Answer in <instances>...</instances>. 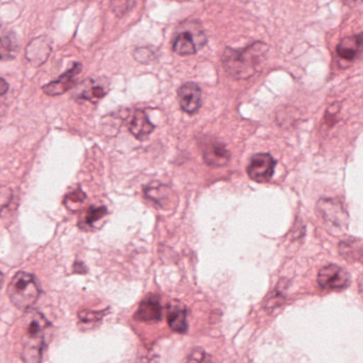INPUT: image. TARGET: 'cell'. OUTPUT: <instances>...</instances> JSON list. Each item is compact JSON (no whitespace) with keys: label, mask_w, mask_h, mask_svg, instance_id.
Returning <instances> with one entry per match:
<instances>
[{"label":"cell","mask_w":363,"mask_h":363,"mask_svg":"<svg viewBox=\"0 0 363 363\" xmlns=\"http://www.w3.org/2000/svg\"><path fill=\"white\" fill-rule=\"evenodd\" d=\"M187 363H211L208 355L202 350H195L188 358Z\"/></svg>","instance_id":"21"},{"label":"cell","mask_w":363,"mask_h":363,"mask_svg":"<svg viewBox=\"0 0 363 363\" xmlns=\"http://www.w3.org/2000/svg\"><path fill=\"white\" fill-rule=\"evenodd\" d=\"M145 196L153 201L161 208L168 209L174 207L177 203V196L172 189L162 184L153 183L145 188Z\"/></svg>","instance_id":"10"},{"label":"cell","mask_w":363,"mask_h":363,"mask_svg":"<svg viewBox=\"0 0 363 363\" xmlns=\"http://www.w3.org/2000/svg\"><path fill=\"white\" fill-rule=\"evenodd\" d=\"M318 213L330 230L343 232L349 224V215L340 201L322 199L317 205Z\"/></svg>","instance_id":"4"},{"label":"cell","mask_w":363,"mask_h":363,"mask_svg":"<svg viewBox=\"0 0 363 363\" xmlns=\"http://www.w3.org/2000/svg\"><path fill=\"white\" fill-rule=\"evenodd\" d=\"M340 253L345 259L360 260L362 255L360 239L349 238L340 243Z\"/></svg>","instance_id":"20"},{"label":"cell","mask_w":363,"mask_h":363,"mask_svg":"<svg viewBox=\"0 0 363 363\" xmlns=\"http://www.w3.org/2000/svg\"><path fill=\"white\" fill-rule=\"evenodd\" d=\"M108 93V89L104 83L95 80H90L85 82L81 87L79 93L75 96L77 100H87L90 102H97L104 98Z\"/></svg>","instance_id":"16"},{"label":"cell","mask_w":363,"mask_h":363,"mask_svg":"<svg viewBox=\"0 0 363 363\" xmlns=\"http://www.w3.org/2000/svg\"><path fill=\"white\" fill-rule=\"evenodd\" d=\"M188 311L185 305L172 302L168 306V323L174 332L185 334L188 330Z\"/></svg>","instance_id":"13"},{"label":"cell","mask_w":363,"mask_h":363,"mask_svg":"<svg viewBox=\"0 0 363 363\" xmlns=\"http://www.w3.org/2000/svg\"><path fill=\"white\" fill-rule=\"evenodd\" d=\"M178 100L185 113L195 114L202 106V89L196 83H185L179 89Z\"/></svg>","instance_id":"9"},{"label":"cell","mask_w":363,"mask_h":363,"mask_svg":"<svg viewBox=\"0 0 363 363\" xmlns=\"http://www.w3.org/2000/svg\"><path fill=\"white\" fill-rule=\"evenodd\" d=\"M97 317L99 318V313H90V311H85V313H79V318L81 321L83 322H92L96 321Z\"/></svg>","instance_id":"23"},{"label":"cell","mask_w":363,"mask_h":363,"mask_svg":"<svg viewBox=\"0 0 363 363\" xmlns=\"http://www.w3.org/2000/svg\"><path fill=\"white\" fill-rule=\"evenodd\" d=\"M276 161L269 153L254 155L247 166V174L251 180L257 183H266L274 176Z\"/></svg>","instance_id":"7"},{"label":"cell","mask_w":363,"mask_h":363,"mask_svg":"<svg viewBox=\"0 0 363 363\" xmlns=\"http://www.w3.org/2000/svg\"><path fill=\"white\" fill-rule=\"evenodd\" d=\"M51 52L50 40H47L46 38H38L36 40H32L31 44L28 46L26 50V57L36 65H40L46 61L48 57L49 53Z\"/></svg>","instance_id":"15"},{"label":"cell","mask_w":363,"mask_h":363,"mask_svg":"<svg viewBox=\"0 0 363 363\" xmlns=\"http://www.w3.org/2000/svg\"><path fill=\"white\" fill-rule=\"evenodd\" d=\"M11 302L21 311H27L33 307L40 296V286L33 275L28 272H17L8 287Z\"/></svg>","instance_id":"3"},{"label":"cell","mask_w":363,"mask_h":363,"mask_svg":"<svg viewBox=\"0 0 363 363\" xmlns=\"http://www.w3.org/2000/svg\"><path fill=\"white\" fill-rule=\"evenodd\" d=\"M362 42V34L345 38L337 46V53L342 59L347 60V61H353L359 55Z\"/></svg>","instance_id":"17"},{"label":"cell","mask_w":363,"mask_h":363,"mask_svg":"<svg viewBox=\"0 0 363 363\" xmlns=\"http://www.w3.org/2000/svg\"><path fill=\"white\" fill-rule=\"evenodd\" d=\"M9 84L4 79L0 78V96H4L8 93Z\"/></svg>","instance_id":"24"},{"label":"cell","mask_w":363,"mask_h":363,"mask_svg":"<svg viewBox=\"0 0 363 363\" xmlns=\"http://www.w3.org/2000/svg\"><path fill=\"white\" fill-rule=\"evenodd\" d=\"M4 277L2 274L1 271H0V288H1L2 284H4Z\"/></svg>","instance_id":"25"},{"label":"cell","mask_w":363,"mask_h":363,"mask_svg":"<svg viewBox=\"0 0 363 363\" xmlns=\"http://www.w3.org/2000/svg\"><path fill=\"white\" fill-rule=\"evenodd\" d=\"M107 213H108V209L106 206H90L81 216L78 223L79 228L85 230H94L96 223L107 216Z\"/></svg>","instance_id":"18"},{"label":"cell","mask_w":363,"mask_h":363,"mask_svg":"<svg viewBox=\"0 0 363 363\" xmlns=\"http://www.w3.org/2000/svg\"><path fill=\"white\" fill-rule=\"evenodd\" d=\"M50 326L42 313H33L30 315L27 328L23 338L21 358L25 363L42 362L45 345V333Z\"/></svg>","instance_id":"2"},{"label":"cell","mask_w":363,"mask_h":363,"mask_svg":"<svg viewBox=\"0 0 363 363\" xmlns=\"http://www.w3.org/2000/svg\"><path fill=\"white\" fill-rule=\"evenodd\" d=\"M18 52V45L14 34L9 32L0 38V61H9L15 59Z\"/></svg>","instance_id":"19"},{"label":"cell","mask_w":363,"mask_h":363,"mask_svg":"<svg viewBox=\"0 0 363 363\" xmlns=\"http://www.w3.org/2000/svg\"><path fill=\"white\" fill-rule=\"evenodd\" d=\"M81 70H82V65L80 63L72 64V67L66 70L59 78L43 86V91L48 96L63 95L76 85V78Z\"/></svg>","instance_id":"8"},{"label":"cell","mask_w":363,"mask_h":363,"mask_svg":"<svg viewBox=\"0 0 363 363\" xmlns=\"http://www.w3.org/2000/svg\"><path fill=\"white\" fill-rule=\"evenodd\" d=\"M134 318L139 321L147 322V323L159 322L162 318V307L160 298L157 296H153V294L146 296L139 306Z\"/></svg>","instance_id":"11"},{"label":"cell","mask_w":363,"mask_h":363,"mask_svg":"<svg viewBox=\"0 0 363 363\" xmlns=\"http://www.w3.org/2000/svg\"><path fill=\"white\" fill-rule=\"evenodd\" d=\"M85 194H83L81 190H76V191L72 192V194H68L66 196V200L70 201V202H76L81 203L85 201Z\"/></svg>","instance_id":"22"},{"label":"cell","mask_w":363,"mask_h":363,"mask_svg":"<svg viewBox=\"0 0 363 363\" xmlns=\"http://www.w3.org/2000/svg\"><path fill=\"white\" fill-rule=\"evenodd\" d=\"M268 46L262 42H256L243 49L226 48L223 64L226 72L234 79L251 78L261 64Z\"/></svg>","instance_id":"1"},{"label":"cell","mask_w":363,"mask_h":363,"mask_svg":"<svg viewBox=\"0 0 363 363\" xmlns=\"http://www.w3.org/2000/svg\"><path fill=\"white\" fill-rule=\"evenodd\" d=\"M207 44V36L202 30L188 29L177 34L173 42V50L177 55H195L198 50Z\"/></svg>","instance_id":"5"},{"label":"cell","mask_w":363,"mask_h":363,"mask_svg":"<svg viewBox=\"0 0 363 363\" xmlns=\"http://www.w3.org/2000/svg\"><path fill=\"white\" fill-rule=\"evenodd\" d=\"M318 284L325 290H343L351 284V277L342 267L328 264L319 271Z\"/></svg>","instance_id":"6"},{"label":"cell","mask_w":363,"mask_h":363,"mask_svg":"<svg viewBox=\"0 0 363 363\" xmlns=\"http://www.w3.org/2000/svg\"><path fill=\"white\" fill-rule=\"evenodd\" d=\"M155 125L143 111H136L129 123V131L136 140H143L153 133Z\"/></svg>","instance_id":"14"},{"label":"cell","mask_w":363,"mask_h":363,"mask_svg":"<svg viewBox=\"0 0 363 363\" xmlns=\"http://www.w3.org/2000/svg\"><path fill=\"white\" fill-rule=\"evenodd\" d=\"M202 155H204L205 162L213 167L225 166L230 160V153L225 145L215 140H212L205 147Z\"/></svg>","instance_id":"12"}]
</instances>
